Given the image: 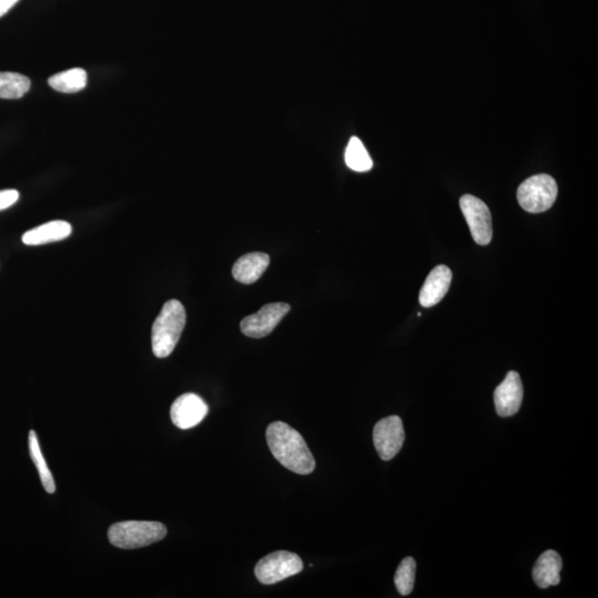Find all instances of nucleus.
I'll use <instances>...</instances> for the list:
<instances>
[{
    "instance_id": "nucleus-21",
    "label": "nucleus",
    "mask_w": 598,
    "mask_h": 598,
    "mask_svg": "<svg viewBox=\"0 0 598 598\" xmlns=\"http://www.w3.org/2000/svg\"><path fill=\"white\" fill-rule=\"evenodd\" d=\"M18 2L19 0H0V17L6 15Z\"/></svg>"
},
{
    "instance_id": "nucleus-11",
    "label": "nucleus",
    "mask_w": 598,
    "mask_h": 598,
    "mask_svg": "<svg viewBox=\"0 0 598 598\" xmlns=\"http://www.w3.org/2000/svg\"><path fill=\"white\" fill-rule=\"evenodd\" d=\"M452 282V272L446 265L433 268L429 276L427 277L419 295L422 307L429 308L440 303L450 288Z\"/></svg>"
},
{
    "instance_id": "nucleus-12",
    "label": "nucleus",
    "mask_w": 598,
    "mask_h": 598,
    "mask_svg": "<svg viewBox=\"0 0 598 598\" xmlns=\"http://www.w3.org/2000/svg\"><path fill=\"white\" fill-rule=\"evenodd\" d=\"M270 265V256L265 253H249L236 261L232 274L237 282L253 284L260 280Z\"/></svg>"
},
{
    "instance_id": "nucleus-17",
    "label": "nucleus",
    "mask_w": 598,
    "mask_h": 598,
    "mask_svg": "<svg viewBox=\"0 0 598 598\" xmlns=\"http://www.w3.org/2000/svg\"><path fill=\"white\" fill-rule=\"evenodd\" d=\"M345 161L347 167L356 172H367L373 169L374 163L367 150L358 138L353 137L348 143Z\"/></svg>"
},
{
    "instance_id": "nucleus-19",
    "label": "nucleus",
    "mask_w": 598,
    "mask_h": 598,
    "mask_svg": "<svg viewBox=\"0 0 598 598\" xmlns=\"http://www.w3.org/2000/svg\"><path fill=\"white\" fill-rule=\"evenodd\" d=\"M416 569V561L412 558H406L397 569L395 584L402 596L411 594L412 590H414Z\"/></svg>"
},
{
    "instance_id": "nucleus-7",
    "label": "nucleus",
    "mask_w": 598,
    "mask_h": 598,
    "mask_svg": "<svg viewBox=\"0 0 598 598\" xmlns=\"http://www.w3.org/2000/svg\"><path fill=\"white\" fill-rule=\"evenodd\" d=\"M291 306L286 303H272L263 306L259 312L246 316L241 322V331L247 337L263 338L268 336L282 322Z\"/></svg>"
},
{
    "instance_id": "nucleus-6",
    "label": "nucleus",
    "mask_w": 598,
    "mask_h": 598,
    "mask_svg": "<svg viewBox=\"0 0 598 598\" xmlns=\"http://www.w3.org/2000/svg\"><path fill=\"white\" fill-rule=\"evenodd\" d=\"M460 208L465 215L469 229L477 244L486 246L491 243L493 236L492 216L488 205L482 200L466 194L460 199Z\"/></svg>"
},
{
    "instance_id": "nucleus-9",
    "label": "nucleus",
    "mask_w": 598,
    "mask_h": 598,
    "mask_svg": "<svg viewBox=\"0 0 598 598\" xmlns=\"http://www.w3.org/2000/svg\"><path fill=\"white\" fill-rule=\"evenodd\" d=\"M209 407L200 396L185 394L180 396L171 407V419L180 429L187 430L203 421Z\"/></svg>"
},
{
    "instance_id": "nucleus-13",
    "label": "nucleus",
    "mask_w": 598,
    "mask_h": 598,
    "mask_svg": "<svg viewBox=\"0 0 598 598\" xmlns=\"http://www.w3.org/2000/svg\"><path fill=\"white\" fill-rule=\"evenodd\" d=\"M563 566L558 552L546 551L540 556L533 569V580L540 589H548L550 586L559 585L561 582L560 572Z\"/></svg>"
},
{
    "instance_id": "nucleus-5",
    "label": "nucleus",
    "mask_w": 598,
    "mask_h": 598,
    "mask_svg": "<svg viewBox=\"0 0 598 598\" xmlns=\"http://www.w3.org/2000/svg\"><path fill=\"white\" fill-rule=\"evenodd\" d=\"M303 561L295 553L277 551L263 558L255 567V575L262 584L272 585L301 573Z\"/></svg>"
},
{
    "instance_id": "nucleus-16",
    "label": "nucleus",
    "mask_w": 598,
    "mask_h": 598,
    "mask_svg": "<svg viewBox=\"0 0 598 598\" xmlns=\"http://www.w3.org/2000/svg\"><path fill=\"white\" fill-rule=\"evenodd\" d=\"M28 77L16 72H0V99H20L30 89Z\"/></svg>"
},
{
    "instance_id": "nucleus-15",
    "label": "nucleus",
    "mask_w": 598,
    "mask_h": 598,
    "mask_svg": "<svg viewBox=\"0 0 598 598\" xmlns=\"http://www.w3.org/2000/svg\"><path fill=\"white\" fill-rule=\"evenodd\" d=\"M48 84L53 89L64 94H75L85 89L87 86V72L81 68H74L59 74L54 75L49 78Z\"/></svg>"
},
{
    "instance_id": "nucleus-3",
    "label": "nucleus",
    "mask_w": 598,
    "mask_h": 598,
    "mask_svg": "<svg viewBox=\"0 0 598 598\" xmlns=\"http://www.w3.org/2000/svg\"><path fill=\"white\" fill-rule=\"evenodd\" d=\"M167 533V528L160 522L125 521L111 525L108 538L117 548L133 550L157 543L166 538Z\"/></svg>"
},
{
    "instance_id": "nucleus-14",
    "label": "nucleus",
    "mask_w": 598,
    "mask_h": 598,
    "mask_svg": "<svg viewBox=\"0 0 598 598\" xmlns=\"http://www.w3.org/2000/svg\"><path fill=\"white\" fill-rule=\"evenodd\" d=\"M72 228L68 222L53 221L35 228L23 235L26 245L36 246L63 241L71 234Z\"/></svg>"
},
{
    "instance_id": "nucleus-2",
    "label": "nucleus",
    "mask_w": 598,
    "mask_h": 598,
    "mask_svg": "<svg viewBox=\"0 0 598 598\" xmlns=\"http://www.w3.org/2000/svg\"><path fill=\"white\" fill-rule=\"evenodd\" d=\"M187 324V313L177 299L164 304L161 313L152 327V349L158 358H166L173 353Z\"/></svg>"
},
{
    "instance_id": "nucleus-8",
    "label": "nucleus",
    "mask_w": 598,
    "mask_h": 598,
    "mask_svg": "<svg viewBox=\"0 0 598 598\" xmlns=\"http://www.w3.org/2000/svg\"><path fill=\"white\" fill-rule=\"evenodd\" d=\"M404 441V424L398 416L384 418L376 424L374 443L376 450L384 461H389L398 455Z\"/></svg>"
},
{
    "instance_id": "nucleus-20",
    "label": "nucleus",
    "mask_w": 598,
    "mask_h": 598,
    "mask_svg": "<svg viewBox=\"0 0 598 598\" xmlns=\"http://www.w3.org/2000/svg\"><path fill=\"white\" fill-rule=\"evenodd\" d=\"M19 193L16 190L0 191V211L6 210L17 202Z\"/></svg>"
},
{
    "instance_id": "nucleus-1",
    "label": "nucleus",
    "mask_w": 598,
    "mask_h": 598,
    "mask_svg": "<svg viewBox=\"0 0 598 598\" xmlns=\"http://www.w3.org/2000/svg\"><path fill=\"white\" fill-rule=\"evenodd\" d=\"M272 455L282 466L297 474L312 473L316 462L301 433L285 422H273L266 430Z\"/></svg>"
},
{
    "instance_id": "nucleus-18",
    "label": "nucleus",
    "mask_w": 598,
    "mask_h": 598,
    "mask_svg": "<svg viewBox=\"0 0 598 598\" xmlns=\"http://www.w3.org/2000/svg\"><path fill=\"white\" fill-rule=\"evenodd\" d=\"M29 451L30 457H32L36 468H37L41 483L48 493H55L56 484L54 480L53 474H51L47 462H46L41 452L39 441L37 435L34 430L29 432Z\"/></svg>"
},
{
    "instance_id": "nucleus-4",
    "label": "nucleus",
    "mask_w": 598,
    "mask_h": 598,
    "mask_svg": "<svg viewBox=\"0 0 598 598\" xmlns=\"http://www.w3.org/2000/svg\"><path fill=\"white\" fill-rule=\"evenodd\" d=\"M517 197L521 208L527 212L543 213L558 198V184L551 175H534L520 185Z\"/></svg>"
},
{
    "instance_id": "nucleus-10",
    "label": "nucleus",
    "mask_w": 598,
    "mask_h": 598,
    "mask_svg": "<svg viewBox=\"0 0 598 598\" xmlns=\"http://www.w3.org/2000/svg\"><path fill=\"white\" fill-rule=\"evenodd\" d=\"M523 385L517 371H510L494 391V405L500 417L517 414L523 401Z\"/></svg>"
}]
</instances>
